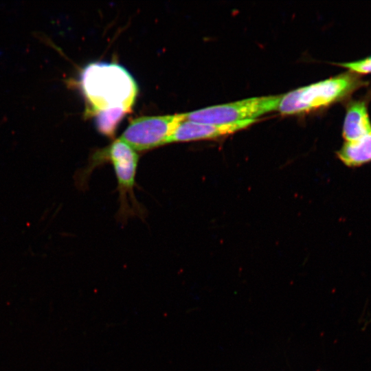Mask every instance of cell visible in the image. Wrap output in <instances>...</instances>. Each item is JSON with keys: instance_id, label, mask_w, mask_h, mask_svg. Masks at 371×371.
<instances>
[{"instance_id": "6da1fadb", "label": "cell", "mask_w": 371, "mask_h": 371, "mask_svg": "<svg viewBox=\"0 0 371 371\" xmlns=\"http://www.w3.org/2000/svg\"><path fill=\"white\" fill-rule=\"evenodd\" d=\"M79 85L86 100V115L120 107L131 111L138 87L131 74L115 63L93 62L81 71Z\"/></svg>"}, {"instance_id": "7a4b0ae2", "label": "cell", "mask_w": 371, "mask_h": 371, "mask_svg": "<svg viewBox=\"0 0 371 371\" xmlns=\"http://www.w3.org/2000/svg\"><path fill=\"white\" fill-rule=\"evenodd\" d=\"M138 160L136 150L118 138L108 146L93 153L88 166L82 172V184L95 168L105 162L112 164L117 181L120 201L117 216L121 221H126L129 216L143 218L144 215V209L134 194Z\"/></svg>"}, {"instance_id": "3957f363", "label": "cell", "mask_w": 371, "mask_h": 371, "mask_svg": "<svg viewBox=\"0 0 371 371\" xmlns=\"http://www.w3.org/2000/svg\"><path fill=\"white\" fill-rule=\"evenodd\" d=\"M364 85L365 82L354 73L339 75L282 95L278 111L290 115L325 106Z\"/></svg>"}, {"instance_id": "277c9868", "label": "cell", "mask_w": 371, "mask_h": 371, "mask_svg": "<svg viewBox=\"0 0 371 371\" xmlns=\"http://www.w3.org/2000/svg\"><path fill=\"white\" fill-rule=\"evenodd\" d=\"M282 95L255 97L184 113V120L209 124H227L254 120L278 110Z\"/></svg>"}, {"instance_id": "5b68a950", "label": "cell", "mask_w": 371, "mask_h": 371, "mask_svg": "<svg viewBox=\"0 0 371 371\" xmlns=\"http://www.w3.org/2000/svg\"><path fill=\"white\" fill-rule=\"evenodd\" d=\"M183 120V113L138 117L130 122L119 138L135 150H148L168 144Z\"/></svg>"}, {"instance_id": "8992f818", "label": "cell", "mask_w": 371, "mask_h": 371, "mask_svg": "<svg viewBox=\"0 0 371 371\" xmlns=\"http://www.w3.org/2000/svg\"><path fill=\"white\" fill-rule=\"evenodd\" d=\"M249 120L227 124H209L183 120L170 137L168 143L209 139L234 133L251 125Z\"/></svg>"}, {"instance_id": "52a82bcc", "label": "cell", "mask_w": 371, "mask_h": 371, "mask_svg": "<svg viewBox=\"0 0 371 371\" xmlns=\"http://www.w3.org/2000/svg\"><path fill=\"white\" fill-rule=\"evenodd\" d=\"M371 133V122L367 104L363 100L350 102L346 109L342 135L345 142L357 140Z\"/></svg>"}, {"instance_id": "ba28073f", "label": "cell", "mask_w": 371, "mask_h": 371, "mask_svg": "<svg viewBox=\"0 0 371 371\" xmlns=\"http://www.w3.org/2000/svg\"><path fill=\"white\" fill-rule=\"evenodd\" d=\"M337 155L343 164L351 168L371 162V133L355 141L345 142Z\"/></svg>"}, {"instance_id": "9c48e42d", "label": "cell", "mask_w": 371, "mask_h": 371, "mask_svg": "<svg viewBox=\"0 0 371 371\" xmlns=\"http://www.w3.org/2000/svg\"><path fill=\"white\" fill-rule=\"evenodd\" d=\"M127 113L126 110L120 107L95 113L93 115L98 131L104 135L112 137L119 123Z\"/></svg>"}, {"instance_id": "30bf717a", "label": "cell", "mask_w": 371, "mask_h": 371, "mask_svg": "<svg viewBox=\"0 0 371 371\" xmlns=\"http://www.w3.org/2000/svg\"><path fill=\"white\" fill-rule=\"evenodd\" d=\"M339 65L357 75L371 74V56L361 60L342 63Z\"/></svg>"}]
</instances>
